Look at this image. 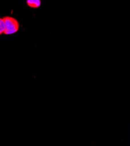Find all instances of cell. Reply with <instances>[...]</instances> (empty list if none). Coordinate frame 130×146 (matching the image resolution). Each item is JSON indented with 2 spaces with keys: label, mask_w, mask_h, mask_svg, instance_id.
<instances>
[{
  "label": "cell",
  "mask_w": 130,
  "mask_h": 146,
  "mask_svg": "<svg viewBox=\"0 0 130 146\" xmlns=\"http://www.w3.org/2000/svg\"><path fill=\"white\" fill-rule=\"evenodd\" d=\"M5 24V35H12L17 33L19 29V23L18 21L12 17H5L3 18Z\"/></svg>",
  "instance_id": "cell-1"
},
{
  "label": "cell",
  "mask_w": 130,
  "mask_h": 146,
  "mask_svg": "<svg viewBox=\"0 0 130 146\" xmlns=\"http://www.w3.org/2000/svg\"><path fill=\"white\" fill-rule=\"evenodd\" d=\"M27 5L32 8H38L41 5L40 0H27Z\"/></svg>",
  "instance_id": "cell-2"
},
{
  "label": "cell",
  "mask_w": 130,
  "mask_h": 146,
  "mask_svg": "<svg viewBox=\"0 0 130 146\" xmlns=\"http://www.w3.org/2000/svg\"><path fill=\"white\" fill-rule=\"evenodd\" d=\"M0 35H1V34H0Z\"/></svg>",
  "instance_id": "cell-4"
},
{
  "label": "cell",
  "mask_w": 130,
  "mask_h": 146,
  "mask_svg": "<svg viewBox=\"0 0 130 146\" xmlns=\"http://www.w3.org/2000/svg\"><path fill=\"white\" fill-rule=\"evenodd\" d=\"M5 30V24L3 18H0V34L4 33Z\"/></svg>",
  "instance_id": "cell-3"
}]
</instances>
